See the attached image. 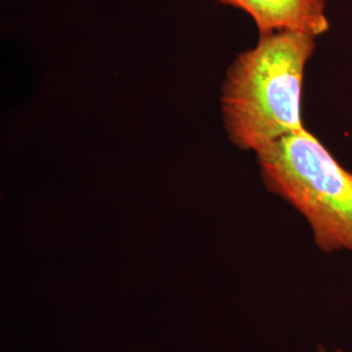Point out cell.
Listing matches in <instances>:
<instances>
[{
    "label": "cell",
    "mask_w": 352,
    "mask_h": 352,
    "mask_svg": "<svg viewBox=\"0 0 352 352\" xmlns=\"http://www.w3.org/2000/svg\"><path fill=\"white\" fill-rule=\"evenodd\" d=\"M316 38L298 32L261 34L226 71L221 110L227 138L241 151L269 144L305 129L302 118L304 72Z\"/></svg>",
    "instance_id": "6da1fadb"
},
{
    "label": "cell",
    "mask_w": 352,
    "mask_h": 352,
    "mask_svg": "<svg viewBox=\"0 0 352 352\" xmlns=\"http://www.w3.org/2000/svg\"><path fill=\"white\" fill-rule=\"evenodd\" d=\"M265 188L289 204L324 253H352V173L304 129L256 153Z\"/></svg>",
    "instance_id": "7a4b0ae2"
},
{
    "label": "cell",
    "mask_w": 352,
    "mask_h": 352,
    "mask_svg": "<svg viewBox=\"0 0 352 352\" xmlns=\"http://www.w3.org/2000/svg\"><path fill=\"white\" fill-rule=\"evenodd\" d=\"M248 13L260 36L298 32L320 37L330 29L325 0H217Z\"/></svg>",
    "instance_id": "3957f363"
},
{
    "label": "cell",
    "mask_w": 352,
    "mask_h": 352,
    "mask_svg": "<svg viewBox=\"0 0 352 352\" xmlns=\"http://www.w3.org/2000/svg\"><path fill=\"white\" fill-rule=\"evenodd\" d=\"M316 352H352V347L350 351H344V350H342V349H338V350H327L325 346H322V344H318L317 346V350Z\"/></svg>",
    "instance_id": "277c9868"
}]
</instances>
